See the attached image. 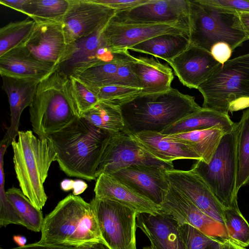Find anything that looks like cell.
Returning <instances> with one entry per match:
<instances>
[{
  "instance_id": "obj_1",
  "label": "cell",
  "mask_w": 249,
  "mask_h": 249,
  "mask_svg": "<svg viewBox=\"0 0 249 249\" xmlns=\"http://www.w3.org/2000/svg\"><path fill=\"white\" fill-rule=\"evenodd\" d=\"M109 136L78 117L49 137L60 169L68 176L91 180L97 178V169Z\"/></svg>"
},
{
  "instance_id": "obj_2",
  "label": "cell",
  "mask_w": 249,
  "mask_h": 249,
  "mask_svg": "<svg viewBox=\"0 0 249 249\" xmlns=\"http://www.w3.org/2000/svg\"><path fill=\"white\" fill-rule=\"evenodd\" d=\"M201 108L194 96L172 88L164 92L141 93L120 106L125 129L132 134L161 132L172 123Z\"/></svg>"
},
{
  "instance_id": "obj_3",
  "label": "cell",
  "mask_w": 249,
  "mask_h": 249,
  "mask_svg": "<svg viewBox=\"0 0 249 249\" xmlns=\"http://www.w3.org/2000/svg\"><path fill=\"white\" fill-rule=\"evenodd\" d=\"M39 243L77 247L89 243L106 246L90 203L70 194L45 216Z\"/></svg>"
},
{
  "instance_id": "obj_4",
  "label": "cell",
  "mask_w": 249,
  "mask_h": 249,
  "mask_svg": "<svg viewBox=\"0 0 249 249\" xmlns=\"http://www.w3.org/2000/svg\"><path fill=\"white\" fill-rule=\"evenodd\" d=\"M17 137L11 144L17 178L25 196L41 210L47 200L44 183L56 153L49 137H36L31 130L19 131Z\"/></svg>"
},
{
  "instance_id": "obj_5",
  "label": "cell",
  "mask_w": 249,
  "mask_h": 249,
  "mask_svg": "<svg viewBox=\"0 0 249 249\" xmlns=\"http://www.w3.org/2000/svg\"><path fill=\"white\" fill-rule=\"evenodd\" d=\"M30 121L37 137H48L78 117L68 86V76L58 68L42 80L29 107Z\"/></svg>"
},
{
  "instance_id": "obj_6",
  "label": "cell",
  "mask_w": 249,
  "mask_h": 249,
  "mask_svg": "<svg viewBox=\"0 0 249 249\" xmlns=\"http://www.w3.org/2000/svg\"><path fill=\"white\" fill-rule=\"evenodd\" d=\"M197 89L203 108L229 115L249 107V53L221 65Z\"/></svg>"
},
{
  "instance_id": "obj_7",
  "label": "cell",
  "mask_w": 249,
  "mask_h": 249,
  "mask_svg": "<svg viewBox=\"0 0 249 249\" xmlns=\"http://www.w3.org/2000/svg\"><path fill=\"white\" fill-rule=\"evenodd\" d=\"M191 45L210 52L216 43L224 42L233 50L248 40L237 13L204 3L189 0V34Z\"/></svg>"
},
{
  "instance_id": "obj_8",
  "label": "cell",
  "mask_w": 249,
  "mask_h": 249,
  "mask_svg": "<svg viewBox=\"0 0 249 249\" xmlns=\"http://www.w3.org/2000/svg\"><path fill=\"white\" fill-rule=\"evenodd\" d=\"M239 123L224 134L209 163L197 160L191 169L203 180L224 208L238 207L236 141Z\"/></svg>"
},
{
  "instance_id": "obj_9",
  "label": "cell",
  "mask_w": 249,
  "mask_h": 249,
  "mask_svg": "<svg viewBox=\"0 0 249 249\" xmlns=\"http://www.w3.org/2000/svg\"><path fill=\"white\" fill-rule=\"evenodd\" d=\"M89 203L108 249H137L136 211L107 199L94 197Z\"/></svg>"
},
{
  "instance_id": "obj_10",
  "label": "cell",
  "mask_w": 249,
  "mask_h": 249,
  "mask_svg": "<svg viewBox=\"0 0 249 249\" xmlns=\"http://www.w3.org/2000/svg\"><path fill=\"white\" fill-rule=\"evenodd\" d=\"M133 164L162 166L174 169L173 162H165L146 151L126 130L109 136L107 140L97 169V177L111 175Z\"/></svg>"
},
{
  "instance_id": "obj_11",
  "label": "cell",
  "mask_w": 249,
  "mask_h": 249,
  "mask_svg": "<svg viewBox=\"0 0 249 249\" xmlns=\"http://www.w3.org/2000/svg\"><path fill=\"white\" fill-rule=\"evenodd\" d=\"M61 22L68 45L104 28L117 11L93 0H69Z\"/></svg>"
},
{
  "instance_id": "obj_12",
  "label": "cell",
  "mask_w": 249,
  "mask_h": 249,
  "mask_svg": "<svg viewBox=\"0 0 249 249\" xmlns=\"http://www.w3.org/2000/svg\"><path fill=\"white\" fill-rule=\"evenodd\" d=\"M112 19L125 23L179 24L189 28V0H149L133 8L117 11Z\"/></svg>"
},
{
  "instance_id": "obj_13",
  "label": "cell",
  "mask_w": 249,
  "mask_h": 249,
  "mask_svg": "<svg viewBox=\"0 0 249 249\" xmlns=\"http://www.w3.org/2000/svg\"><path fill=\"white\" fill-rule=\"evenodd\" d=\"M166 34H182L189 37V28L179 24L125 23L111 19L102 32L112 53L127 51L141 42Z\"/></svg>"
},
{
  "instance_id": "obj_14",
  "label": "cell",
  "mask_w": 249,
  "mask_h": 249,
  "mask_svg": "<svg viewBox=\"0 0 249 249\" xmlns=\"http://www.w3.org/2000/svg\"><path fill=\"white\" fill-rule=\"evenodd\" d=\"M160 206V213L170 216L180 226L188 224L221 241L229 238L224 224L203 213L170 184Z\"/></svg>"
},
{
  "instance_id": "obj_15",
  "label": "cell",
  "mask_w": 249,
  "mask_h": 249,
  "mask_svg": "<svg viewBox=\"0 0 249 249\" xmlns=\"http://www.w3.org/2000/svg\"><path fill=\"white\" fill-rule=\"evenodd\" d=\"M169 184L203 213L224 225V209L201 178L192 169L166 170Z\"/></svg>"
},
{
  "instance_id": "obj_16",
  "label": "cell",
  "mask_w": 249,
  "mask_h": 249,
  "mask_svg": "<svg viewBox=\"0 0 249 249\" xmlns=\"http://www.w3.org/2000/svg\"><path fill=\"white\" fill-rule=\"evenodd\" d=\"M166 170L157 165L133 164L110 175L135 193L160 206L170 186Z\"/></svg>"
},
{
  "instance_id": "obj_17",
  "label": "cell",
  "mask_w": 249,
  "mask_h": 249,
  "mask_svg": "<svg viewBox=\"0 0 249 249\" xmlns=\"http://www.w3.org/2000/svg\"><path fill=\"white\" fill-rule=\"evenodd\" d=\"M168 63L184 86L196 89L221 65L209 51L191 44Z\"/></svg>"
},
{
  "instance_id": "obj_18",
  "label": "cell",
  "mask_w": 249,
  "mask_h": 249,
  "mask_svg": "<svg viewBox=\"0 0 249 249\" xmlns=\"http://www.w3.org/2000/svg\"><path fill=\"white\" fill-rule=\"evenodd\" d=\"M24 44L36 59L56 66L64 61L69 48L61 23L51 21L36 23Z\"/></svg>"
},
{
  "instance_id": "obj_19",
  "label": "cell",
  "mask_w": 249,
  "mask_h": 249,
  "mask_svg": "<svg viewBox=\"0 0 249 249\" xmlns=\"http://www.w3.org/2000/svg\"><path fill=\"white\" fill-rule=\"evenodd\" d=\"M136 226L149 239L153 249H187L180 226L167 214L139 213Z\"/></svg>"
},
{
  "instance_id": "obj_20",
  "label": "cell",
  "mask_w": 249,
  "mask_h": 249,
  "mask_svg": "<svg viewBox=\"0 0 249 249\" xmlns=\"http://www.w3.org/2000/svg\"><path fill=\"white\" fill-rule=\"evenodd\" d=\"M58 66L40 61L35 57L24 44L21 45L0 57V74L20 78L41 81Z\"/></svg>"
},
{
  "instance_id": "obj_21",
  "label": "cell",
  "mask_w": 249,
  "mask_h": 249,
  "mask_svg": "<svg viewBox=\"0 0 249 249\" xmlns=\"http://www.w3.org/2000/svg\"><path fill=\"white\" fill-rule=\"evenodd\" d=\"M94 197L118 202L139 213L156 214L160 207L138 194L112 176L102 174L96 179Z\"/></svg>"
},
{
  "instance_id": "obj_22",
  "label": "cell",
  "mask_w": 249,
  "mask_h": 249,
  "mask_svg": "<svg viewBox=\"0 0 249 249\" xmlns=\"http://www.w3.org/2000/svg\"><path fill=\"white\" fill-rule=\"evenodd\" d=\"M2 88L9 103L11 124L5 133L13 141L18 136L22 111L34 101L40 80L2 76Z\"/></svg>"
},
{
  "instance_id": "obj_23",
  "label": "cell",
  "mask_w": 249,
  "mask_h": 249,
  "mask_svg": "<svg viewBox=\"0 0 249 249\" xmlns=\"http://www.w3.org/2000/svg\"><path fill=\"white\" fill-rule=\"evenodd\" d=\"M146 151L157 159L168 162L176 160H201L191 146L170 139L160 132L144 131L133 134Z\"/></svg>"
},
{
  "instance_id": "obj_24",
  "label": "cell",
  "mask_w": 249,
  "mask_h": 249,
  "mask_svg": "<svg viewBox=\"0 0 249 249\" xmlns=\"http://www.w3.org/2000/svg\"><path fill=\"white\" fill-rule=\"evenodd\" d=\"M103 29L69 45L68 54L62 62L74 61L69 75L77 69L113 59L114 53L108 49L103 37Z\"/></svg>"
},
{
  "instance_id": "obj_25",
  "label": "cell",
  "mask_w": 249,
  "mask_h": 249,
  "mask_svg": "<svg viewBox=\"0 0 249 249\" xmlns=\"http://www.w3.org/2000/svg\"><path fill=\"white\" fill-rule=\"evenodd\" d=\"M133 71L142 86V93L161 92L170 89L174 75L172 69L153 57H134Z\"/></svg>"
},
{
  "instance_id": "obj_26",
  "label": "cell",
  "mask_w": 249,
  "mask_h": 249,
  "mask_svg": "<svg viewBox=\"0 0 249 249\" xmlns=\"http://www.w3.org/2000/svg\"><path fill=\"white\" fill-rule=\"evenodd\" d=\"M234 124L229 115L202 107L172 123L160 133L168 136L216 127L226 133L233 129Z\"/></svg>"
},
{
  "instance_id": "obj_27",
  "label": "cell",
  "mask_w": 249,
  "mask_h": 249,
  "mask_svg": "<svg viewBox=\"0 0 249 249\" xmlns=\"http://www.w3.org/2000/svg\"><path fill=\"white\" fill-rule=\"evenodd\" d=\"M189 37L182 34H166L147 39L131 47L132 51L153 55L170 62L190 45Z\"/></svg>"
},
{
  "instance_id": "obj_28",
  "label": "cell",
  "mask_w": 249,
  "mask_h": 249,
  "mask_svg": "<svg viewBox=\"0 0 249 249\" xmlns=\"http://www.w3.org/2000/svg\"><path fill=\"white\" fill-rule=\"evenodd\" d=\"M224 134L221 129L213 127L167 136L174 141L189 145L199 155L201 160L209 163Z\"/></svg>"
},
{
  "instance_id": "obj_29",
  "label": "cell",
  "mask_w": 249,
  "mask_h": 249,
  "mask_svg": "<svg viewBox=\"0 0 249 249\" xmlns=\"http://www.w3.org/2000/svg\"><path fill=\"white\" fill-rule=\"evenodd\" d=\"M81 117L109 136L125 129L120 107L105 101H99Z\"/></svg>"
},
{
  "instance_id": "obj_30",
  "label": "cell",
  "mask_w": 249,
  "mask_h": 249,
  "mask_svg": "<svg viewBox=\"0 0 249 249\" xmlns=\"http://www.w3.org/2000/svg\"><path fill=\"white\" fill-rule=\"evenodd\" d=\"M113 59L77 69L71 74L90 88L113 84L121 58V52H115Z\"/></svg>"
},
{
  "instance_id": "obj_31",
  "label": "cell",
  "mask_w": 249,
  "mask_h": 249,
  "mask_svg": "<svg viewBox=\"0 0 249 249\" xmlns=\"http://www.w3.org/2000/svg\"><path fill=\"white\" fill-rule=\"evenodd\" d=\"M69 4V0H27L22 13L36 23H61Z\"/></svg>"
},
{
  "instance_id": "obj_32",
  "label": "cell",
  "mask_w": 249,
  "mask_h": 249,
  "mask_svg": "<svg viewBox=\"0 0 249 249\" xmlns=\"http://www.w3.org/2000/svg\"><path fill=\"white\" fill-rule=\"evenodd\" d=\"M239 123L236 141V189L249 182V107L243 113Z\"/></svg>"
},
{
  "instance_id": "obj_33",
  "label": "cell",
  "mask_w": 249,
  "mask_h": 249,
  "mask_svg": "<svg viewBox=\"0 0 249 249\" xmlns=\"http://www.w3.org/2000/svg\"><path fill=\"white\" fill-rule=\"evenodd\" d=\"M6 192L9 201L22 221L23 226L33 231H41L44 218L42 211L32 204L21 189L13 187Z\"/></svg>"
},
{
  "instance_id": "obj_34",
  "label": "cell",
  "mask_w": 249,
  "mask_h": 249,
  "mask_svg": "<svg viewBox=\"0 0 249 249\" xmlns=\"http://www.w3.org/2000/svg\"><path fill=\"white\" fill-rule=\"evenodd\" d=\"M36 22L28 17L10 22L0 29V57L26 42L33 31Z\"/></svg>"
},
{
  "instance_id": "obj_35",
  "label": "cell",
  "mask_w": 249,
  "mask_h": 249,
  "mask_svg": "<svg viewBox=\"0 0 249 249\" xmlns=\"http://www.w3.org/2000/svg\"><path fill=\"white\" fill-rule=\"evenodd\" d=\"M224 222L228 237L238 245L249 246V224L239 207L224 209Z\"/></svg>"
},
{
  "instance_id": "obj_36",
  "label": "cell",
  "mask_w": 249,
  "mask_h": 249,
  "mask_svg": "<svg viewBox=\"0 0 249 249\" xmlns=\"http://www.w3.org/2000/svg\"><path fill=\"white\" fill-rule=\"evenodd\" d=\"M68 86L71 97L79 117L99 102L96 94L72 75L68 76Z\"/></svg>"
},
{
  "instance_id": "obj_37",
  "label": "cell",
  "mask_w": 249,
  "mask_h": 249,
  "mask_svg": "<svg viewBox=\"0 0 249 249\" xmlns=\"http://www.w3.org/2000/svg\"><path fill=\"white\" fill-rule=\"evenodd\" d=\"M89 88L96 94L99 101L120 107L140 94L142 90L140 88L115 84Z\"/></svg>"
},
{
  "instance_id": "obj_38",
  "label": "cell",
  "mask_w": 249,
  "mask_h": 249,
  "mask_svg": "<svg viewBox=\"0 0 249 249\" xmlns=\"http://www.w3.org/2000/svg\"><path fill=\"white\" fill-rule=\"evenodd\" d=\"M5 151H0V225L6 227L10 224L23 226L20 218L17 214L9 201L5 191V176L4 172V155Z\"/></svg>"
},
{
  "instance_id": "obj_39",
  "label": "cell",
  "mask_w": 249,
  "mask_h": 249,
  "mask_svg": "<svg viewBox=\"0 0 249 249\" xmlns=\"http://www.w3.org/2000/svg\"><path fill=\"white\" fill-rule=\"evenodd\" d=\"M180 227L187 249H220L224 241L210 237L188 224Z\"/></svg>"
},
{
  "instance_id": "obj_40",
  "label": "cell",
  "mask_w": 249,
  "mask_h": 249,
  "mask_svg": "<svg viewBox=\"0 0 249 249\" xmlns=\"http://www.w3.org/2000/svg\"><path fill=\"white\" fill-rule=\"evenodd\" d=\"M134 58V56L128 50L121 51V58L113 84L142 89L132 68L131 63Z\"/></svg>"
},
{
  "instance_id": "obj_41",
  "label": "cell",
  "mask_w": 249,
  "mask_h": 249,
  "mask_svg": "<svg viewBox=\"0 0 249 249\" xmlns=\"http://www.w3.org/2000/svg\"><path fill=\"white\" fill-rule=\"evenodd\" d=\"M211 5L234 11L237 13L249 12V0H200Z\"/></svg>"
},
{
  "instance_id": "obj_42",
  "label": "cell",
  "mask_w": 249,
  "mask_h": 249,
  "mask_svg": "<svg viewBox=\"0 0 249 249\" xmlns=\"http://www.w3.org/2000/svg\"><path fill=\"white\" fill-rule=\"evenodd\" d=\"M94 1L107 5L117 11L130 9L149 0H93Z\"/></svg>"
},
{
  "instance_id": "obj_43",
  "label": "cell",
  "mask_w": 249,
  "mask_h": 249,
  "mask_svg": "<svg viewBox=\"0 0 249 249\" xmlns=\"http://www.w3.org/2000/svg\"><path fill=\"white\" fill-rule=\"evenodd\" d=\"M233 51L231 47L224 42H219L213 45L210 53L213 58L221 65L230 59Z\"/></svg>"
},
{
  "instance_id": "obj_44",
  "label": "cell",
  "mask_w": 249,
  "mask_h": 249,
  "mask_svg": "<svg viewBox=\"0 0 249 249\" xmlns=\"http://www.w3.org/2000/svg\"><path fill=\"white\" fill-rule=\"evenodd\" d=\"M11 249H77V247L37 242Z\"/></svg>"
},
{
  "instance_id": "obj_45",
  "label": "cell",
  "mask_w": 249,
  "mask_h": 249,
  "mask_svg": "<svg viewBox=\"0 0 249 249\" xmlns=\"http://www.w3.org/2000/svg\"><path fill=\"white\" fill-rule=\"evenodd\" d=\"M27 0H0L1 5L22 13L23 7Z\"/></svg>"
},
{
  "instance_id": "obj_46",
  "label": "cell",
  "mask_w": 249,
  "mask_h": 249,
  "mask_svg": "<svg viewBox=\"0 0 249 249\" xmlns=\"http://www.w3.org/2000/svg\"><path fill=\"white\" fill-rule=\"evenodd\" d=\"M238 14L242 29L249 39V12Z\"/></svg>"
},
{
  "instance_id": "obj_47",
  "label": "cell",
  "mask_w": 249,
  "mask_h": 249,
  "mask_svg": "<svg viewBox=\"0 0 249 249\" xmlns=\"http://www.w3.org/2000/svg\"><path fill=\"white\" fill-rule=\"evenodd\" d=\"M87 188V184L81 180L73 181L72 189L73 195L78 196L82 193Z\"/></svg>"
},
{
  "instance_id": "obj_48",
  "label": "cell",
  "mask_w": 249,
  "mask_h": 249,
  "mask_svg": "<svg viewBox=\"0 0 249 249\" xmlns=\"http://www.w3.org/2000/svg\"><path fill=\"white\" fill-rule=\"evenodd\" d=\"M220 249H247L246 248L242 247L231 239L228 238L223 242Z\"/></svg>"
},
{
  "instance_id": "obj_49",
  "label": "cell",
  "mask_w": 249,
  "mask_h": 249,
  "mask_svg": "<svg viewBox=\"0 0 249 249\" xmlns=\"http://www.w3.org/2000/svg\"><path fill=\"white\" fill-rule=\"evenodd\" d=\"M77 249H108L100 243H89L77 247Z\"/></svg>"
},
{
  "instance_id": "obj_50",
  "label": "cell",
  "mask_w": 249,
  "mask_h": 249,
  "mask_svg": "<svg viewBox=\"0 0 249 249\" xmlns=\"http://www.w3.org/2000/svg\"><path fill=\"white\" fill-rule=\"evenodd\" d=\"M13 240L18 245V247L24 246L27 242V239L24 236L19 235H14Z\"/></svg>"
},
{
  "instance_id": "obj_51",
  "label": "cell",
  "mask_w": 249,
  "mask_h": 249,
  "mask_svg": "<svg viewBox=\"0 0 249 249\" xmlns=\"http://www.w3.org/2000/svg\"><path fill=\"white\" fill-rule=\"evenodd\" d=\"M73 181L71 179H66L63 180L61 183L62 189L64 191H69L72 189Z\"/></svg>"
},
{
  "instance_id": "obj_52",
  "label": "cell",
  "mask_w": 249,
  "mask_h": 249,
  "mask_svg": "<svg viewBox=\"0 0 249 249\" xmlns=\"http://www.w3.org/2000/svg\"><path fill=\"white\" fill-rule=\"evenodd\" d=\"M142 249H153L152 247L150 246H148V247H144Z\"/></svg>"
}]
</instances>
